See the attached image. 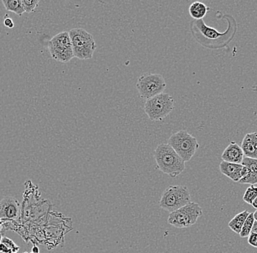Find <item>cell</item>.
<instances>
[{
  "label": "cell",
  "mask_w": 257,
  "mask_h": 253,
  "mask_svg": "<svg viewBox=\"0 0 257 253\" xmlns=\"http://www.w3.org/2000/svg\"><path fill=\"white\" fill-rule=\"evenodd\" d=\"M240 147L244 156L257 159V132L247 134L242 140Z\"/></svg>",
  "instance_id": "cell-11"
},
{
  "label": "cell",
  "mask_w": 257,
  "mask_h": 253,
  "mask_svg": "<svg viewBox=\"0 0 257 253\" xmlns=\"http://www.w3.org/2000/svg\"><path fill=\"white\" fill-rule=\"evenodd\" d=\"M2 243L6 245L12 252H17L20 250V246H18L12 240L8 238V237H3Z\"/></svg>",
  "instance_id": "cell-20"
},
{
  "label": "cell",
  "mask_w": 257,
  "mask_h": 253,
  "mask_svg": "<svg viewBox=\"0 0 257 253\" xmlns=\"http://www.w3.org/2000/svg\"><path fill=\"white\" fill-rule=\"evenodd\" d=\"M3 237L4 236H3L2 234L0 233V244H1L2 240Z\"/></svg>",
  "instance_id": "cell-29"
},
{
  "label": "cell",
  "mask_w": 257,
  "mask_h": 253,
  "mask_svg": "<svg viewBox=\"0 0 257 253\" xmlns=\"http://www.w3.org/2000/svg\"><path fill=\"white\" fill-rule=\"evenodd\" d=\"M10 253H17V252H10Z\"/></svg>",
  "instance_id": "cell-30"
},
{
  "label": "cell",
  "mask_w": 257,
  "mask_h": 253,
  "mask_svg": "<svg viewBox=\"0 0 257 253\" xmlns=\"http://www.w3.org/2000/svg\"><path fill=\"white\" fill-rule=\"evenodd\" d=\"M244 157L245 156H244V151L240 146L234 142H230L222 155L223 162L238 164H242Z\"/></svg>",
  "instance_id": "cell-10"
},
{
  "label": "cell",
  "mask_w": 257,
  "mask_h": 253,
  "mask_svg": "<svg viewBox=\"0 0 257 253\" xmlns=\"http://www.w3.org/2000/svg\"><path fill=\"white\" fill-rule=\"evenodd\" d=\"M23 253H28V252H23Z\"/></svg>",
  "instance_id": "cell-31"
},
{
  "label": "cell",
  "mask_w": 257,
  "mask_h": 253,
  "mask_svg": "<svg viewBox=\"0 0 257 253\" xmlns=\"http://www.w3.org/2000/svg\"><path fill=\"white\" fill-rule=\"evenodd\" d=\"M24 9L26 12H33L37 8L39 0H22Z\"/></svg>",
  "instance_id": "cell-19"
},
{
  "label": "cell",
  "mask_w": 257,
  "mask_h": 253,
  "mask_svg": "<svg viewBox=\"0 0 257 253\" xmlns=\"http://www.w3.org/2000/svg\"><path fill=\"white\" fill-rule=\"evenodd\" d=\"M249 214H250V212H248V211L244 210L242 212L236 214V216L230 220V222L228 224V226L232 230H233V232H236V234L240 235L241 230H242V226H244V224H245L246 220Z\"/></svg>",
  "instance_id": "cell-14"
},
{
  "label": "cell",
  "mask_w": 257,
  "mask_h": 253,
  "mask_svg": "<svg viewBox=\"0 0 257 253\" xmlns=\"http://www.w3.org/2000/svg\"><path fill=\"white\" fill-rule=\"evenodd\" d=\"M257 197V187L254 186V184H250V187L247 188L246 190L245 194L244 195V201L246 203L248 204H252L253 202L254 201L255 198Z\"/></svg>",
  "instance_id": "cell-18"
},
{
  "label": "cell",
  "mask_w": 257,
  "mask_h": 253,
  "mask_svg": "<svg viewBox=\"0 0 257 253\" xmlns=\"http://www.w3.org/2000/svg\"><path fill=\"white\" fill-rule=\"evenodd\" d=\"M31 253H33V252H31Z\"/></svg>",
  "instance_id": "cell-32"
},
{
  "label": "cell",
  "mask_w": 257,
  "mask_h": 253,
  "mask_svg": "<svg viewBox=\"0 0 257 253\" xmlns=\"http://www.w3.org/2000/svg\"><path fill=\"white\" fill-rule=\"evenodd\" d=\"M191 194L186 186H170L163 192L160 201L162 209L174 212L192 202Z\"/></svg>",
  "instance_id": "cell-4"
},
{
  "label": "cell",
  "mask_w": 257,
  "mask_h": 253,
  "mask_svg": "<svg viewBox=\"0 0 257 253\" xmlns=\"http://www.w3.org/2000/svg\"><path fill=\"white\" fill-rule=\"evenodd\" d=\"M52 58L62 63H68L74 57L72 41L68 32H62L50 39L48 44Z\"/></svg>",
  "instance_id": "cell-8"
},
{
  "label": "cell",
  "mask_w": 257,
  "mask_h": 253,
  "mask_svg": "<svg viewBox=\"0 0 257 253\" xmlns=\"http://www.w3.org/2000/svg\"><path fill=\"white\" fill-rule=\"evenodd\" d=\"M156 168L174 178L185 170V162L169 144H160L154 152Z\"/></svg>",
  "instance_id": "cell-1"
},
{
  "label": "cell",
  "mask_w": 257,
  "mask_h": 253,
  "mask_svg": "<svg viewBox=\"0 0 257 253\" xmlns=\"http://www.w3.org/2000/svg\"><path fill=\"white\" fill-rule=\"evenodd\" d=\"M210 8L204 3L200 2H194L190 6L188 12L192 18L195 20H202L203 18L206 16Z\"/></svg>",
  "instance_id": "cell-15"
},
{
  "label": "cell",
  "mask_w": 257,
  "mask_h": 253,
  "mask_svg": "<svg viewBox=\"0 0 257 253\" xmlns=\"http://www.w3.org/2000/svg\"><path fill=\"white\" fill-rule=\"evenodd\" d=\"M202 213V209L199 204L192 202L174 212L170 213L168 222L177 228H188L196 224Z\"/></svg>",
  "instance_id": "cell-6"
},
{
  "label": "cell",
  "mask_w": 257,
  "mask_h": 253,
  "mask_svg": "<svg viewBox=\"0 0 257 253\" xmlns=\"http://www.w3.org/2000/svg\"><path fill=\"white\" fill-rule=\"evenodd\" d=\"M242 165L248 168V172L246 176L242 178L239 181L240 184H257V159L249 158L244 157Z\"/></svg>",
  "instance_id": "cell-12"
},
{
  "label": "cell",
  "mask_w": 257,
  "mask_h": 253,
  "mask_svg": "<svg viewBox=\"0 0 257 253\" xmlns=\"http://www.w3.org/2000/svg\"><path fill=\"white\" fill-rule=\"evenodd\" d=\"M252 233L257 234V222L254 221V224L253 228H252Z\"/></svg>",
  "instance_id": "cell-24"
},
{
  "label": "cell",
  "mask_w": 257,
  "mask_h": 253,
  "mask_svg": "<svg viewBox=\"0 0 257 253\" xmlns=\"http://www.w3.org/2000/svg\"><path fill=\"white\" fill-rule=\"evenodd\" d=\"M32 252L40 253L39 248H38V246H36V245H34V246H33L32 249Z\"/></svg>",
  "instance_id": "cell-25"
},
{
  "label": "cell",
  "mask_w": 257,
  "mask_h": 253,
  "mask_svg": "<svg viewBox=\"0 0 257 253\" xmlns=\"http://www.w3.org/2000/svg\"><path fill=\"white\" fill-rule=\"evenodd\" d=\"M254 218L255 221L257 222V210L254 213Z\"/></svg>",
  "instance_id": "cell-27"
},
{
  "label": "cell",
  "mask_w": 257,
  "mask_h": 253,
  "mask_svg": "<svg viewBox=\"0 0 257 253\" xmlns=\"http://www.w3.org/2000/svg\"><path fill=\"white\" fill-rule=\"evenodd\" d=\"M2 220L0 218V232H1L2 228Z\"/></svg>",
  "instance_id": "cell-28"
},
{
  "label": "cell",
  "mask_w": 257,
  "mask_h": 253,
  "mask_svg": "<svg viewBox=\"0 0 257 253\" xmlns=\"http://www.w3.org/2000/svg\"><path fill=\"white\" fill-rule=\"evenodd\" d=\"M220 171L222 174L229 178L234 182H238L242 179L241 171L244 166L238 164L229 163V162H222L220 164Z\"/></svg>",
  "instance_id": "cell-13"
},
{
  "label": "cell",
  "mask_w": 257,
  "mask_h": 253,
  "mask_svg": "<svg viewBox=\"0 0 257 253\" xmlns=\"http://www.w3.org/2000/svg\"><path fill=\"white\" fill-rule=\"evenodd\" d=\"M2 3L6 10L14 12L19 16H22L24 12H25L22 0H2Z\"/></svg>",
  "instance_id": "cell-16"
},
{
  "label": "cell",
  "mask_w": 257,
  "mask_h": 253,
  "mask_svg": "<svg viewBox=\"0 0 257 253\" xmlns=\"http://www.w3.org/2000/svg\"><path fill=\"white\" fill-rule=\"evenodd\" d=\"M174 104V97L164 92L146 100L144 110L150 120L161 122L172 112Z\"/></svg>",
  "instance_id": "cell-3"
},
{
  "label": "cell",
  "mask_w": 257,
  "mask_h": 253,
  "mask_svg": "<svg viewBox=\"0 0 257 253\" xmlns=\"http://www.w3.org/2000/svg\"><path fill=\"white\" fill-rule=\"evenodd\" d=\"M20 204L16 198L6 196L0 201V218L15 220L20 214Z\"/></svg>",
  "instance_id": "cell-9"
},
{
  "label": "cell",
  "mask_w": 257,
  "mask_h": 253,
  "mask_svg": "<svg viewBox=\"0 0 257 253\" xmlns=\"http://www.w3.org/2000/svg\"><path fill=\"white\" fill-rule=\"evenodd\" d=\"M248 242L254 248H257V234L250 233L248 236Z\"/></svg>",
  "instance_id": "cell-21"
},
{
  "label": "cell",
  "mask_w": 257,
  "mask_h": 253,
  "mask_svg": "<svg viewBox=\"0 0 257 253\" xmlns=\"http://www.w3.org/2000/svg\"><path fill=\"white\" fill-rule=\"evenodd\" d=\"M254 213H250L244 226H242V230H241L240 236L242 238H246L248 237L249 235L252 233V228H253L254 224Z\"/></svg>",
  "instance_id": "cell-17"
},
{
  "label": "cell",
  "mask_w": 257,
  "mask_h": 253,
  "mask_svg": "<svg viewBox=\"0 0 257 253\" xmlns=\"http://www.w3.org/2000/svg\"><path fill=\"white\" fill-rule=\"evenodd\" d=\"M10 252H12V251L1 242V244H0V253H10Z\"/></svg>",
  "instance_id": "cell-23"
},
{
  "label": "cell",
  "mask_w": 257,
  "mask_h": 253,
  "mask_svg": "<svg viewBox=\"0 0 257 253\" xmlns=\"http://www.w3.org/2000/svg\"><path fill=\"white\" fill-rule=\"evenodd\" d=\"M252 205L253 206V208H254L255 209L257 210V197L255 198L254 201L253 202Z\"/></svg>",
  "instance_id": "cell-26"
},
{
  "label": "cell",
  "mask_w": 257,
  "mask_h": 253,
  "mask_svg": "<svg viewBox=\"0 0 257 253\" xmlns=\"http://www.w3.org/2000/svg\"><path fill=\"white\" fill-rule=\"evenodd\" d=\"M168 144L185 162L191 160L200 147L196 138L184 130L172 134Z\"/></svg>",
  "instance_id": "cell-5"
},
{
  "label": "cell",
  "mask_w": 257,
  "mask_h": 253,
  "mask_svg": "<svg viewBox=\"0 0 257 253\" xmlns=\"http://www.w3.org/2000/svg\"><path fill=\"white\" fill-rule=\"evenodd\" d=\"M4 26L9 28H12L14 27V23L12 19L9 17V16H6V18L4 20Z\"/></svg>",
  "instance_id": "cell-22"
},
{
  "label": "cell",
  "mask_w": 257,
  "mask_h": 253,
  "mask_svg": "<svg viewBox=\"0 0 257 253\" xmlns=\"http://www.w3.org/2000/svg\"><path fill=\"white\" fill-rule=\"evenodd\" d=\"M166 84L163 76L156 73H144L138 80L136 88L142 98L149 100L164 93Z\"/></svg>",
  "instance_id": "cell-7"
},
{
  "label": "cell",
  "mask_w": 257,
  "mask_h": 253,
  "mask_svg": "<svg viewBox=\"0 0 257 253\" xmlns=\"http://www.w3.org/2000/svg\"><path fill=\"white\" fill-rule=\"evenodd\" d=\"M74 57L80 60H90L96 48L93 35L83 28H74L69 32Z\"/></svg>",
  "instance_id": "cell-2"
}]
</instances>
